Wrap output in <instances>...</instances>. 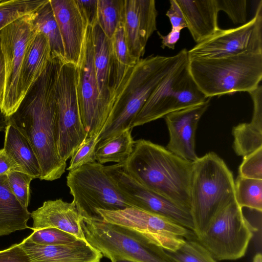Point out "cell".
<instances>
[{
  "label": "cell",
  "instance_id": "6da1fadb",
  "mask_svg": "<svg viewBox=\"0 0 262 262\" xmlns=\"http://www.w3.org/2000/svg\"><path fill=\"white\" fill-rule=\"evenodd\" d=\"M64 62L51 58L16 111L8 118V124L16 127L32 147L39 163L41 180L59 179L67 166L66 161L58 154L55 134V87Z\"/></svg>",
  "mask_w": 262,
  "mask_h": 262
},
{
  "label": "cell",
  "instance_id": "7a4b0ae2",
  "mask_svg": "<svg viewBox=\"0 0 262 262\" xmlns=\"http://www.w3.org/2000/svg\"><path fill=\"white\" fill-rule=\"evenodd\" d=\"M189 59L183 49L172 56L151 55L141 58L129 69L114 91L111 110L99 142L128 129L146 101L162 80Z\"/></svg>",
  "mask_w": 262,
  "mask_h": 262
},
{
  "label": "cell",
  "instance_id": "3957f363",
  "mask_svg": "<svg viewBox=\"0 0 262 262\" xmlns=\"http://www.w3.org/2000/svg\"><path fill=\"white\" fill-rule=\"evenodd\" d=\"M193 162L160 145L139 139L135 141L133 152L123 164L144 187L190 210Z\"/></svg>",
  "mask_w": 262,
  "mask_h": 262
},
{
  "label": "cell",
  "instance_id": "277c9868",
  "mask_svg": "<svg viewBox=\"0 0 262 262\" xmlns=\"http://www.w3.org/2000/svg\"><path fill=\"white\" fill-rule=\"evenodd\" d=\"M190 201L196 238L204 233L219 212L235 201L232 173L215 152H208L193 162Z\"/></svg>",
  "mask_w": 262,
  "mask_h": 262
},
{
  "label": "cell",
  "instance_id": "5b68a950",
  "mask_svg": "<svg viewBox=\"0 0 262 262\" xmlns=\"http://www.w3.org/2000/svg\"><path fill=\"white\" fill-rule=\"evenodd\" d=\"M188 69L206 98L237 92L249 93L262 79V54L189 59Z\"/></svg>",
  "mask_w": 262,
  "mask_h": 262
},
{
  "label": "cell",
  "instance_id": "8992f818",
  "mask_svg": "<svg viewBox=\"0 0 262 262\" xmlns=\"http://www.w3.org/2000/svg\"><path fill=\"white\" fill-rule=\"evenodd\" d=\"M81 227L87 243L111 262H171L162 248L129 230L105 222L101 218L83 219Z\"/></svg>",
  "mask_w": 262,
  "mask_h": 262
},
{
  "label": "cell",
  "instance_id": "52a82bcc",
  "mask_svg": "<svg viewBox=\"0 0 262 262\" xmlns=\"http://www.w3.org/2000/svg\"><path fill=\"white\" fill-rule=\"evenodd\" d=\"M67 185L83 219L101 218L97 209L133 207L106 172L104 166L97 162L69 171Z\"/></svg>",
  "mask_w": 262,
  "mask_h": 262
},
{
  "label": "cell",
  "instance_id": "ba28073f",
  "mask_svg": "<svg viewBox=\"0 0 262 262\" xmlns=\"http://www.w3.org/2000/svg\"><path fill=\"white\" fill-rule=\"evenodd\" d=\"M188 62L189 59L180 64L157 85L134 120L131 129L196 105L208 98L192 79Z\"/></svg>",
  "mask_w": 262,
  "mask_h": 262
},
{
  "label": "cell",
  "instance_id": "9c48e42d",
  "mask_svg": "<svg viewBox=\"0 0 262 262\" xmlns=\"http://www.w3.org/2000/svg\"><path fill=\"white\" fill-rule=\"evenodd\" d=\"M55 98L57 148L60 157L67 161L88 136L79 111L74 64L65 62L61 65L55 87Z\"/></svg>",
  "mask_w": 262,
  "mask_h": 262
},
{
  "label": "cell",
  "instance_id": "30bf717a",
  "mask_svg": "<svg viewBox=\"0 0 262 262\" xmlns=\"http://www.w3.org/2000/svg\"><path fill=\"white\" fill-rule=\"evenodd\" d=\"M254 231L234 201L219 212L196 238L217 260H232L245 255Z\"/></svg>",
  "mask_w": 262,
  "mask_h": 262
},
{
  "label": "cell",
  "instance_id": "8fae6325",
  "mask_svg": "<svg viewBox=\"0 0 262 262\" xmlns=\"http://www.w3.org/2000/svg\"><path fill=\"white\" fill-rule=\"evenodd\" d=\"M105 222L129 230L148 242L168 251H174L191 239L193 232L161 215L136 208L116 210L97 209Z\"/></svg>",
  "mask_w": 262,
  "mask_h": 262
},
{
  "label": "cell",
  "instance_id": "7c38bea8",
  "mask_svg": "<svg viewBox=\"0 0 262 262\" xmlns=\"http://www.w3.org/2000/svg\"><path fill=\"white\" fill-rule=\"evenodd\" d=\"M244 54H262V1L250 20L236 28L220 29L214 35L188 51L189 60Z\"/></svg>",
  "mask_w": 262,
  "mask_h": 262
},
{
  "label": "cell",
  "instance_id": "4fadbf2b",
  "mask_svg": "<svg viewBox=\"0 0 262 262\" xmlns=\"http://www.w3.org/2000/svg\"><path fill=\"white\" fill-rule=\"evenodd\" d=\"M77 95L82 122L88 137L99 135L107 121L102 107L94 64L93 27L87 25L76 66Z\"/></svg>",
  "mask_w": 262,
  "mask_h": 262
},
{
  "label": "cell",
  "instance_id": "5bb4252c",
  "mask_svg": "<svg viewBox=\"0 0 262 262\" xmlns=\"http://www.w3.org/2000/svg\"><path fill=\"white\" fill-rule=\"evenodd\" d=\"M31 15L22 17L0 31V39L6 67V86L2 112L11 116L19 104L17 94L19 76L28 45L37 32Z\"/></svg>",
  "mask_w": 262,
  "mask_h": 262
},
{
  "label": "cell",
  "instance_id": "9a60e30c",
  "mask_svg": "<svg viewBox=\"0 0 262 262\" xmlns=\"http://www.w3.org/2000/svg\"><path fill=\"white\" fill-rule=\"evenodd\" d=\"M104 168L122 195L133 207L165 217L193 230L190 210L144 187L126 171L123 163L104 166Z\"/></svg>",
  "mask_w": 262,
  "mask_h": 262
},
{
  "label": "cell",
  "instance_id": "2e32d148",
  "mask_svg": "<svg viewBox=\"0 0 262 262\" xmlns=\"http://www.w3.org/2000/svg\"><path fill=\"white\" fill-rule=\"evenodd\" d=\"M157 16L154 0H124V35L129 54L136 62L144 56L147 42L157 30Z\"/></svg>",
  "mask_w": 262,
  "mask_h": 262
},
{
  "label": "cell",
  "instance_id": "e0dca14e",
  "mask_svg": "<svg viewBox=\"0 0 262 262\" xmlns=\"http://www.w3.org/2000/svg\"><path fill=\"white\" fill-rule=\"evenodd\" d=\"M210 99L164 117L169 135L166 147L168 150L191 162L198 159L195 147V132L200 119L210 105Z\"/></svg>",
  "mask_w": 262,
  "mask_h": 262
},
{
  "label": "cell",
  "instance_id": "ac0fdd59",
  "mask_svg": "<svg viewBox=\"0 0 262 262\" xmlns=\"http://www.w3.org/2000/svg\"><path fill=\"white\" fill-rule=\"evenodd\" d=\"M61 36L66 62L77 66L87 24L75 0H50Z\"/></svg>",
  "mask_w": 262,
  "mask_h": 262
},
{
  "label": "cell",
  "instance_id": "d6986e66",
  "mask_svg": "<svg viewBox=\"0 0 262 262\" xmlns=\"http://www.w3.org/2000/svg\"><path fill=\"white\" fill-rule=\"evenodd\" d=\"M33 231L55 228L86 241L81 222L83 217L72 201L71 203L59 199L43 202L42 205L31 213Z\"/></svg>",
  "mask_w": 262,
  "mask_h": 262
},
{
  "label": "cell",
  "instance_id": "ffe728a7",
  "mask_svg": "<svg viewBox=\"0 0 262 262\" xmlns=\"http://www.w3.org/2000/svg\"><path fill=\"white\" fill-rule=\"evenodd\" d=\"M19 245L31 262H100L103 256L86 241L61 245H41L26 238Z\"/></svg>",
  "mask_w": 262,
  "mask_h": 262
},
{
  "label": "cell",
  "instance_id": "44dd1931",
  "mask_svg": "<svg viewBox=\"0 0 262 262\" xmlns=\"http://www.w3.org/2000/svg\"><path fill=\"white\" fill-rule=\"evenodd\" d=\"M194 41L202 42L219 30L217 0H175Z\"/></svg>",
  "mask_w": 262,
  "mask_h": 262
},
{
  "label": "cell",
  "instance_id": "7402d4cb",
  "mask_svg": "<svg viewBox=\"0 0 262 262\" xmlns=\"http://www.w3.org/2000/svg\"><path fill=\"white\" fill-rule=\"evenodd\" d=\"M93 41L94 64L99 98L107 120L114 94L111 40L96 24L93 27Z\"/></svg>",
  "mask_w": 262,
  "mask_h": 262
},
{
  "label": "cell",
  "instance_id": "603a6c76",
  "mask_svg": "<svg viewBox=\"0 0 262 262\" xmlns=\"http://www.w3.org/2000/svg\"><path fill=\"white\" fill-rule=\"evenodd\" d=\"M51 59L47 38L37 32L28 46L20 70L17 94L19 104L42 74Z\"/></svg>",
  "mask_w": 262,
  "mask_h": 262
},
{
  "label": "cell",
  "instance_id": "cb8c5ba5",
  "mask_svg": "<svg viewBox=\"0 0 262 262\" xmlns=\"http://www.w3.org/2000/svg\"><path fill=\"white\" fill-rule=\"evenodd\" d=\"M31 213L24 208L11 191L7 175L0 176V236L30 227Z\"/></svg>",
  "mask_w": 262,
  "mask_h": 262
},
{
  "label": "cell",
  "instance_id": "d4e9b609",
  "mask_svg": "<svg viewBox=\"0 0 262 262\" xmlns=\"http://www.w3.org/2000/svg\"><path fill=\"white\" fill-rule=\"evenodd\" d=\"M3 149L19 166L23 172L39 179L41 169L37 157L25 136L14 126L8 124Z\"/></svg>",
  "mask_w": 262,
  "mask_h": 262
},
{
  "label": "cell",
  "instance_id": "484cf974",
  "mask_svg": "<svg viewBox=\"0 0 262 262\" xmlns=\"http://www.w3.org/2000/svg\"><path fill=\"white\" fill-rule=\"evenodd\" d=\"M31 22L35 31L47 38L51 58H58L66 62L61 36L50 0H47L31 15Z\"/></svg>",
  "mask_w": 262,
  "mask_h": 262
},
{
  "label": "cell",
  "instance_id": "4316f807",
  "mask_svg": "<svg viewBox=\"0 0 262 262\" xmlns=\"http://www.w3.org/2000/svg\"><path fill=\"white\" fill-rule=\"evenodd\" d=\"M135 143L130 129L102 140L96 148L95 161L102 165L108 162L124 163L133 152Z\"/></svg>",
  "mask_w": 262,
  "mask_h": 262
},
{
  "label": "cell",
  "instance_id": "83f0119b",
  "mask_svg": "<svg viewBox=\"0 0 262 262\" xmlns=\"http://www.w3.org/2000/svg\"><path fill=\"white\" fill-rule=\"evenodd\" d=\"M233 147L236 154L244 157L262 148V120L252 118L249 123L234 126Z\"/></svg>",
  "mask_w": 262,
  "mask_h": 262
},
{
  "label": "cell",
  "instance_id": "f1b7e54d",
  "mask_svg": "<svg viewBox=\"0 0 262 262\" xmlns=\"http://www.w3.org/2000/svg\"><path fill=\"white\" fill-rule=\"evenodd\" d=\"M111 40L113 61V89L114 92L128 70L137 62L129 54L122 22L119 24Z\"/></svg>",
  "mask_w": 262,
  "mask_h": 262
},
{
  "label": "cell",
  "instance_id": "f546056e",
  "mask_svg": "<svg viewBox=\"0 0 262 262\" xmlns=\"http://www.w3.org/2000/svg\"><path fill=\"white\" fill-rule=\"evenodd\" d=\"M235 201L241 208L261 212L262 180L242 177L234 181Z\"/></svg>",
  "mask_w": 262,
  "mask_h": 262
},
{
  "label": "cell",
  "instance_id": "4dcf8cb0",
  "mask_svg": "<svg viewBox=\"0 0 262 262\" xmlns=\"http://www.w3.org/2000/svg\"><path fill=\"white\" fill-rule=\"evenodd\" d=\"M97 24L111 39L119 24L123 23L124 0H97Z\"/></svg>",
  "mask_w": 262,
  "mask_h": 262
},
{
  "label": "cell",
  "instance_id": "1f68e13d",
  "mask_svg": "<svg viewBox=\"0 0 262 262\" xmlns=\"http://www.w3.org/2000/svg\"><path fill=\"white\" fill-rule=\"evenodd\" d=\"M47 1H0V31L18 19L32 14Z\"/></svg>",
  "mask_w": 262,
  "mask_h": 262
},
{
  "label": "cell",
  "instance_id": "d6a6232c",
  "mask_svg": "<svg viewBox=\"0 0 262 262\" xmlns=\"http://www.w3.org/2000/svg\"><path fill=\"white\" fill-rule=\"evenodd\" d=\"M164 251L171 262H217L198 240L185 239L183 244L175 251Z\"/></svg>",
  "mask_w": 262,
  "mask_h": 262
},
{
  "label": "cell",
  "instance_id": "836d02e7",
  "mask_svg": "<svg viewBox=\"0 0 262 262\" xmlns=\"http://www.w3.org/2000/svg\"><path fill=\"white\" fill-rule=\"evenodd\" d=\"M30 242L41 245H61L78 239L75 236L55 228H46L33 231L27 237Z\"/></svg>",
  "mask_w": 262,
  "mask_h": 262
},
{
  "label": "cell",
  "instance_id": "e575fe53",
  "mask_svg": "<svg viewBox=\"0 0 262 262\" xmlns=\"http://www.w3.org/2000/svg\"><path fill=\"white\" fill-rule=\"evenodd\" d=\"M98 137V135H96L85 139L71 157L68 170L73 171L82 166L96 162L95 152L99 142Z\"/></svg>",
  "mask_w": 262,
  "mask_h": 262
},
{
  "label": "cell",
  "instance_id": "d590c367",
  "mask_svg": "<svg viewBox=\"0 0 262 262\" xmlns=\"http://www.w3.org/2000/svg\"><path fill=\"white\" fill-rule=\"evenodd\" d=\"M10 188L21 205L28 209L30 199V184L34 179L31 176L14 171L7 175Z\"/></svg>",
  "mask_w": 262,
  "mask_h": 262
},
{
  "label": "cell",
  "instance_id": "8d00e7d4",
  "mask_svg": "<svg viewBox=\"0 0 262 262\" xmlns=\"http://www.w3.org/2000/svg\"><path fill=\"white\" fill-rule=\"evenodd\" d=\"M243 158L238 168L239 176L262 180V148Z\"/></svg>",
  "mask_w": 262,
  "mask_h": 262
},
{
  "label": "cell",
  "instance_id": "74e56055",
  "mask_svg": "<svg viewBox=\"0 0 262 262\" xmlns=\"http://www.w3.org/2000/svg\"><path fill=\"white\" fill-rule=\"evenodd\" d=\"M217 2L219 11L225 12L234 24L247 23L246 0H217Z\"/></svg>",
  "mask_w": 262,
  "mask_h": 262
},
{
  "label": "cell",
  "instance_id": "f35d334b",
  "mask_svg": "<svg viewBox=\"0 0 262 262\" xmlns=\"http://www.w3.org/2000/svg\"><path fill=\"white\" fill-rule=\"evenodd\" d=\"M80 13L87 25L92 27L97 24V0H75Z\"/></svg>",
  "mask_w": 262,
  "mask_h": 262
},
{
  "label": "cell",
  "instance_id": "ab89813d",
  "mask_svg": "<svg viewBox=\"0 0 262 262\" xmlns=\"http://www.w3.org/2000/svg\"><path fill=\"white\" fill-rule=\"evenodd\" d=\"M0 262L31 261L19 244H15L7 249L0 250Z\"/></svg>",
  "mask_w": 262,
  "mask_h": 262
},
{
  "label": "cell",
  "instance_id": "60d3db41",
  "mask_svg": "<svg viewBox=\"0 0 262 262\" xmlns=\"http://www.w3.org/2000/svg\"><path fill=\"white\" fill-rule=\"evenodd\" d=\"M170 7L166 15L168 17L171 25V29H182L187 28L183 15L175 0H170Z\"/></svg>",
  "mask_w": 262,
  "mask_h": 262
},
{
  "label": "cell",
  "instance_id": "b9f144b4",
  "mask_svg": "<svg viewBox=\"0 0 262 262\" xmlns=\"http://www.w3.org/2000/svg\"><path fill=\"white\" fill-rule=\"evenodd\" d=\"M23 172L19 166L3 148L0 150V176L7 175L12 171Z\"/></svg>",
  "mask_w": 262,
  "mask_h": 262
},
{
  "label": "cell",
  "instance_id": "7bdbcfd3",
  "mask_svg": "<svg viewBox=\"0 0 262 262\" xmlns=\"http://www.w3.org/2000/svg\"><path fill=\"white\" fill-rule=\"evenodd\" d=\"M181 30L172 29L166 35L161 34L158 32V34L161 39V47L164 49L167 47L169 49L174 50L177 42L180 39Z\"/></svg>",
  "mask_w": 262,
  "mask_h": 262
},
{
  "label": "cell",
  "instance_id": "ee69618b",
  "mask_svg": "<svg viewBox=\"0 0 262 262\" xmlns=\"http://www.w3.org/2000/svg\"><path fill=\"white\" fill-rule=\"evenodd\" d=\"M6 86V67L0 39V110L3 106Z\"/></svg>",
  "mask_w": 262,
  "mask_h": 262
},
{
  "label": "cell",
  "instance_id": "f6af8a7d",
  "mask_svg": "<svg viewBox=\"0 0 262 262\" xmlns=\"http://www.w3.org/2000/svg\"><path fill=\"white\" fill-rule=\"evenodd\" d=\"M7 125L8 117L0 110V132L5 131Z\"/></svg>",
  "mask_w": 262,
  "mask_h": 262
},
{
  "label": "cell",
  "instance_id": "bcb514c9",
  "mask_svg": "<svg viewBox=\"0 0 262 262\" xmlns=\"http://www.w3.org/2000/svg\"><path fill=\"white\" fill-rule=\"evenodd\" d=\"M252 262H262V255L260 253H257L253 257Z\"/></svg>",
  "mask_w": 262,
  "mask_h": 262
},
{
  "label": "cell",
  "instance_id": "7dc6e473",
  "mask_svg": "<svg viewBox=\"0 0 262 262\" xmlns=\"http://www.w3.org/2000/svg\"><path fill=\"white\" fill-rule=\"evenodd\" d=\"M113 262H132V261L125 260H117L114 261Z\"/></svg>",
  "mask_w": 262,
  "mask_h": 262
}]
</instances>
